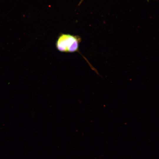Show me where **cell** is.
<instances>
[{
  "label": "cell",
  "instance_id": "cell-1",
  "mask_svg": "<svg viewBox=\"0 0 159 159\" xmlns=\"http://www.w3.org/2000/svg\"><path fill=\"white\" fill-rule=\"evenodd\" d=\"M81 40V38L78 36L62 34L58 38L56 46L57 50L60 52H78L79 44Z\"/></svg>",
  "mask_w": 159,
  "mask_h": 159
}]
</instances>
